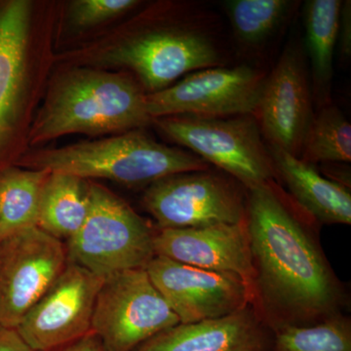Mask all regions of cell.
<instances>
[{
    "label": "cell",
    "instance_id": "6da1fadb",
    "mask_svg": "<svg viewBox=\"0 0 351 351\" xmlns=\"http://www.w3.org/2000/svg\"><path fill=\"white\" fill-rule=\"evenodd\" d=\"M246 223L260 295L274 330L339 313L343 292L319 247L274 181L246 189Z\"/></svg>",
    "mask_w": 351,
    "mask_h": 351
},
{
    "label": "cell",
    "instance_id": "7a4b0ae2",
    "mask_svg": "<svg viewBox=\"0 0 351 351\" xmlns=\"http://www.w3.org/2000/svg\"><path fill=\"white\" fill-rule=\"evenodd\" d=\"M141 25L106 61L131 69L147 94L201 69L228 66L230 49L221 21L206 4L189 3L180 17Z\"/></svg>",
    "mask_w": 351,
    "mask_h": 351
},
{
    "label": "cell",
    "instance_id": "3957f363",
    "mask_svg": "<svg viewBox=\"0 0 351 351\" xmlns=\"http://www.w3.org/2000/svg\"><path fill=\"white\" fill-rule=\"evenodd\" d=\"M152 121L147 94L127 76L78 71L60 83L31 133L43 142L73 133L137 129Z\"/></svg>",
    "mask_w": 351,
    "mask_h": 351
},
{
    "label": "cell",
    "instance_id": "277c9868",
    "mask_svg": "<svg viewBox=\"0 0 351 351\" xmlns=\"http://www.w3.org/2000/svg\"><path fill=\"white\" fill-rule=\"evenodd\" d=\"M27 162L38 170L80 179L101 178L129 186H151L169 176L210 169L209 164L193 152L157 143L138 130L40 152Z\"/></svg>",
    "mask_w": 351,
    "mask_h": 351
},
{
    "label": "cell",
    "instance_id": "5b68a950",
    "mask_svg": "<svg viewBox=\"0 0 351 351\" xmlns=\"http://www.w3.org/2000/svg\"><path fill=\"white\" fill-rule=\"evenodd\" d=\"M86 219L68 240L69 263L101 277L124 270L145 269L154 252L147 223L126 202L97 184L89 186Z\"/></svg>",
    "mask_w": 351,
    "mask_h": 351
},
{
    "label": "cell",
    "instance_id": "8992f818",
    "mask_svg": "<svg viewBox=\"0 0 351 351\" xmlns=\"http://www.w3.org/2000/svg\"><path fill=\"white\" fill-rule=\"evenodd\" d=\"M171 140L230 176L245 188L274 181L269 147L253 114L228 117L189 115L154 119Z\"/></svg>",
    "mask_w": 351,
    "mask_h": 351
},
{
    "label": "cell",
    "instance_id": "52a82bcc",
    "mask_svg": "<svg viewBox=\"0 0 351 351\" xmlns=\"http://www.w3.org/2000/svg\"><path fill=\"white\" fill-rule=\"evenodd\" d=\"M145 269L106 277L95 302L91 331L107 351H133L179 324Z\"/></svg>",
    "mask_w": 351,
    "mask_h": 351
},
{
    "label": "cell",
    "instance_id": "ba28073f",
    "mask_svg": "<svg viewBox=\"0 0 351 351\" xmlns=\"http://www.w3.org/2000/svg\"><path fill=\"white\" fill-rule=\"evenodd\" d=\"M243 188L226 173H181L149 186L143 205L160 230L235 225L246 219Z\"/></svg>",
    "mask_w": 351,
    "mask_h": 351
},
{
    "label": "cell",
    "instance_id": "9c48e42d",
    "mask_svg": "<svg viewBox=\"0 0 351 351\" xmlns=\"http://www.w3.org/2000/svg\"><path fill=\"white\" fill-rule=\"evenodd\" d=\"M265 76L262 69L247 64L201 69L165 89L147 94V113L152 121L178 115H254Z\"/></svg>",
    "mask_w": 351,
    "mask_h": 351
},
{
    "label": "cell",
    "instance_id": "30bf717a",
    "mask_svg": "<svg viewBox=\"0 0 351 351\" xmlns=\"http://www.w3.org/2000/svg\"><path fill=\"white\" fill-rule=\"evenodd\" d=\"M68 263L63 241L38 226L0 241V326L16 329Z\"/></svg>",
    "mask_w": 351,
    "mask_h": 351
},
{
    "label": "cell",
    "instance_id": "8fae6325",
    "mask_svg": "<svg viewBox=\"0 0 351 351\" xmlns=\"http://www.w3.org/2000/svg\"><path fill=\"white\" fill-rule=\"evenodd\" d=\"M313 106L304 46L291 41L265 76L254 113L267 145L300 157L315 113Z\"/></svg>",
    "mask_w": 351,
    "mask_h": 351
},
{
    "label": "cell",
    "instance_id": "7c38bea8",
    "mask_svg": "<svg viewBox=\"0 0 351 351\" xmlns=\"http://www.w3.org/2000/svg\"><path fill=\"white\" fill-rule=\"evenodd\" d=\"M105 278L75 263L25 313L16 330L36 351H55L91 332L97 295Z\"/></svg>",
    "mask_w": 351,
    "mask_h": 351
},
{
    "label": "cell",
    "instance_id": "4fadbf2b",
    "mask_svg": "<svg viewBox=\"0 0 351 351\" xmlns=\"http://www.w3.org/2000/svg\"><path fill=\"white\" fill-rule=\"evenodd\" d=\"M180 323L223 317L248 306L254 297L250 284L237 274L213 271L154 256L145 267Z\"/></svg>",
    "mask_w": 351,
    "mask_h": 351
},
{
    "label": "cell",
    "instance_id": "5bb4252c",
    "mask_svg": "<svg viewBox=\"0 0 351 351\" xmlns=\"http://www.w3.org/2000/svg\"><path fill=\"white\" fill-rule=\"evenodd\" d=\"M156 256L213 271L230 272L254 289L255 269L246 223L164 228L154 234Z\"/></svg>",
    "mask_w": 351,
    "mask_h": 351
},
{
    "label": "cell",
    "instance_id": "9a60e30c",
    "mask_svg": "<svg viewBox=\"0 0 351 351\" xmlns=\"http://www.w3.org/2000/svg\"><path fill=\"white\" fill-rule=\"evenodd\" d=\"M274 335L250 306L232 314L179 324L133 351H271Z\"/></svg>",
    "mask_w": 351,
    "mask_h": 351
},
{
    "label": "cell",
    "instance_id": "2e32d148",
    "mask_svg": "<svg viewBox=\"0 0 351 351\" xmlns=\"http://www.w3.org/2000/svg\"><path fill=\"white\" fill-rule=\"evenodd\" d=\"M32 6L25 0L0 2V163L16 132L27 77Z\"/></svg>",
    "mask_w": 351,
    "mask_h": 351
},
{
    "label": "cell",
    "instance_id": "e0dca14e",
    "mask_svg": "<svg viewBox=\"0 0 351 351\" xmlns=\"http://www.w3.org/2000/svg\"><path fill=\"white\" fill-rule=\"evenodd\" d=\"M276 176L290 191L291 199L307 216L324 225H350L351 195L343 184L327 179L313 164L267 145Z\"/></svg>",
    "mask_w": 351,
    "mask_h": 351
},
{
    "label": "cell",
    "instance_id": "ac0fdd59",
    "mask_svg": "<svg viewBox=\"0 0 351 351\" xmlns=\"http://www.w3.org/2000/svg\"><path fill=\"white\" fill-rule=\"evenodd\" d=\"M341 0H309L304 4L306 51L311 64L314 105L317 110L332 103L334 55Z\"/></svg>",
    "mask_w": 351,
    "mask_h": 351
},
{
    "label": "cell",
    "instance_id": "d6986e66",
    "mask_svg": "<svg viewBox=\"0 0 351 351\" xmlns=\"http://www.w3.org/2000/svg\"><path fill=\"white\" fill-rule=\"evenodd\" d=\"M299 5L292 0L223 2L237 49L250 56L261 54L287 27Z\"/></svg>",
    "mask_w": 351,
    "mask_h": 351
},
{
    "label": "cell",
    "instance_id": "ffe728a7",
    "mask_svg": "<svg viewBox=\"0 0 351 351\" xmlns=\"http://www.w3.org/2000/svg\"><path fill=\"white\" fill-rule=\"evenodd\" d=\"M89 186L75 176L49 173L39 201L38 228L61 241L75 237L89 211Z\"/></svg>",
    "mask_w": 351,
    "mask_h": 351
},
{
    "label": "cell",
    "instance_id": "44dd1931",
    "mask_svg": "<svg viewBox=\"0 0 351 351\" xmlns=\"http://www.w3.org/2000/svg\"><path fill=\"white\" fill-rule=\"evenodd\" d=\"M48 175L38 169L0 170V241L38 226L39 201Z\"/></svg>",
    "mask_w": 351,
    "mask_h": 351
},
{
    "label": "cell",
    "instance_id": "7402d4cb",
    "mask_svg": "<svg viewBox=\"0 0 351 351\" xmlns=\"http://www.w3.org/2000/svg\"><path fill=\"white\" fill-rule=\"evenodd\" d=\"M299 158L313 165L350 162V122L334 104L314 113Z\"/></svg>",
    "mask_w": 351,
    "mask_h": 351
},
{
    "label": "cell",
    "instance_id": "603a6c76",
    "mask_svg": "<svg viewBox=\"0 0 351 351\" xmlns=\"http://www.w3.org/2000/svg\"><path fill=\"white\" fill-rule=\"evenodd\" d=\"M271 351H351L350 319L335 313L309 325L274 330Z\"/></svg>",
    "mask_w": 351,
    "mask_h": 351
},
{
    "label": "cell",
    "instance_id": "cb8c5ba5",
    "mask_svg": "<svg viewBox=\"0 0 351 351\" xmlns=\"http://www.w3.org/2000/svg\"><path fill=\"white\" fill-rule=\"evenodd\" d=\"M140 3L135 0H80L73 5V20L80 27L100 24Z\"/></svg>",
    "mask_w": 351,
    "mask_h": 351
},
{
    "label": "cell",
    "instance_id": "d4e9b609",
    "mask_svg": "<svg viewBox=\"0 0 351 351\" xmlns=\"http://www.w3.org/2000/svg\"><path fill=\"white\" fill-rule=\"evenodd\" d=\"M337 50L343 63L348 64L351 58V1L341 2L337 36Z\"/></svg>",
    "mask_w": 351,
    "mask_h": 351
},
{
    "label": "cell",
    "instance_id": "484cf974",
    "mask_svg": "<svg viewBox=\"0 0 351 351\" xmlns=\"http://www.w3.org/2000/svg\"><path fill=\"white\" fill-rule=\"evenodd\" d=\"M0 351H36L13 328L0 326Z\"/></svg>",
    "mask_w": 351,
    "mask_h": 351
},
{
    "label": "cell",
    "instance_id": "4316f807",
    "mask_svg": "<svg viewBox=\"0 0 351 351\" xmlns=\"http://www.w3.org/2000/svg\"><path fill=\"white\" fill-rule=\"evenodd\" d=\"M55 351H107L104 348L103 343H101L100 339L98 337L95 336L93 332H89L86 336L83 338L77 339V341H73V343H69L63 346V348H59V350Z\"/></svg>",
    "mask_w": 351,
    "mask_h": 351
}]
</instances>
